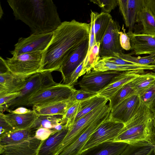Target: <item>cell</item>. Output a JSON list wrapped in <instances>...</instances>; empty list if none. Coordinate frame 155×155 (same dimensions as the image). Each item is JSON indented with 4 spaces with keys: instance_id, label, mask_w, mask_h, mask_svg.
I'll list each match as a JSON object with an SVG mask.
<instances>
[{
    "instance_id": "obj_1",
    "label": "cell",
    "mask_w": 155,
    "mask_h": 155,
    "mask_svg": "<svg viewBox=\"0 0 155 155\" xmlns=\"http://www.w3.org/2000/svg\"><path fill=\"white\" fill-rule=\"evenodd\" d=\"M90 30V23L75 19L62 22L45 50L40 72L59 71L77 48L89 38Z\"/></svg>"
},
{
    "instance_id": "obj_2",
    "label": "cell",
    "mask_w": 155,
    "mask_h": 155,
    "mask_svg": "<svg viewBox=\"0 0 155 155\" xmlns=\"http://www.w3.org/2000/svg\"><path fill=\"white\" fill-rule=\"evenodd\" d=\"M15 18L28 25L34 34L53 32L62 22L52 0H8Z\"/></svg>"
},
{
    "instance_id": "obj_3",
    "label": "cell",
    "mask_w": 155,
    "mask_h": 155,
    "mask_svg": "<svg viewBox=\"0 0 155 155\" xmlns=\"http://www.w3.org/2000/svg\"><path fill=\"white\" fill-rule=\"evenodd\" d=\"M153 114L141 101L134 115L127 122L113 141L126 143L132 147H153L155 146Z\"/></svg>"
},
{
    "instance_id": "obj_4",
    "label": "cell",
    "mask_w": 155,
    "mask_h": 155,
    "mask_svg": "<svg viewBox=\"0 0 155 155\" xmlns=\"http://www.w3.org/2000/svg\"><path fill=\"white\" fill-rule=\"evenodd\" d=\"M45 51L22 54L5 59L0 57L7 70L19 81L40 71Z\"/></svg>"
},
{
    "instance_id": "obj_5",
    "label": "cell",
    "mask_w": 155,
    "mask_h": 155,
    "mask_svg": "<svg viewBox=\"0 0 155 155\" xmlns=\"http://www.w3.org/2000/svg\"><path fill=\"white\" fill-rule=\"evenodd\" d=\"M50 71L40 72L25 80L21 87L17 92L19 96L7 104L0 107V112L19 107L26 106L30 98L39 91L57 84L53 80Z\"/></svg>"
},
{
    "instance_id": "obj_6",
    "label": "cell",
    "mask_w": 155,
    "mask_h": 155,
    "mask_svg": "<svg viewBox=\"0 0 155 155\" xmlns=\"http://www.w3.org/2000/svg\"><path fill=\"white\" fill-rule=\"evenodd\" d=\"M125 71H108L87 72L76 84L81 89L97 94L109 84L116 81Z\"/></svg>"
},
{
    "instance_id": "obj_7",
    "label": "cell",
    "mask_w": 155,
    "mask_h": 155,
    "mask_svg": "<svg viewBox=\"0 0 155 155\" xmlns=\"http://www.w3.org/2000/svg\"><path fill=\"white\" fill-rule=\"evenodd\" d=\"M124 125L109 116L91 135L84 147L81 155L101 143L113 141L119 135Z\"/></svg>"
},
{
    "instance_id": "obj_8",
    "label": "cell",
    "mask_w": 155,
    "mask_h": 155,
    "mask_svg": "<svg viewBox=\"0 0 155 155\" xmlns=\"http://www.w3.org/2000/svg\"><path fill=\"white\" fill-rule=\"evenodd\" d=\"M76 89L68 84H57L42 89L33 95L26 106H40L69 99Z\"/></svg>"
},
{
    "instance_id": "obj_9",
    "label": "cell",
    "mask_w": 155,
    "mask_h": 155,
    "mask_svg": "<svg viewBox=\"0 0 155 155\" xmlns=\"http://www.w3.org/2000/svg\"><path fill=\"white\" fill-rule=\"evenodd\" d=\"M109 106V103L101 106L74 122L68 127V131L58 147L55 155L61 152L76 139Z\"/></svg>"
},
{
    "instance_id": "obj_10",
    "label": "cell",
    "mask_w": 155,
    "mask_h": 155,
    "mask_svg": "<svg viewBox=\"0 0 155 155\" xmlns=\"http://www.w3.org/2000/svg\"><path fill=\"white\" fill-rule=\"evenodd\" d=\"M53 32L31 34L27 38H20L10 51L13 56L35 52L45 51L52 39Z\"/></svg>"
},
{
    "instance_id": "obj_11",
    "label": "cell",
    "mask_w": 155,
    "mask_h": 155,
    "mask_svg": "<svg viewBox=\"0 0 155 155\" xmlns=\"http://www.w3.org/2000/svg\"><path fill=\"white\" fill-rule=\"evenodd\" d=\"M111 111L109 106L74 141L63 151L56 155H81L85 145L91 135L109 117Z\"/></svg>"
},
{
    "instance_id": "obj_12",
    "label": "cell",
    "mask_w": 155,
    "mask_h": 155,
    "mask_svg": "<svg viewBox=\"0 0 155 155\" xmlns=\"http://www.w3.org/2000/svg\"><path fill=\"white\" fill-rule=\"evenodd\" d=\"M120 29L119 23L112 19L100 42L99 54L100 57L123 53L120 41Z\"/></svg>"
},
{
    "instance_id": "obj_13",
    "label": "cell",
    "mask_w": 155,
    "mask_h": 155,
    "mask_svg": "<svg viewBox=\"0 0 155 155\" xmlns=\"http://www.w3.org/2000/svg\"><path fill=\"white\" fill-rule=\"evenodd\" d=\"M141 102L137 94L126 98L110 111V117L116 121L125 124L137 111Z\"/></svg>"
},
{
    "instance_id": "obj_14",
    "label": "cell",
    "mask_w": 155,
    "mask_h": 155,
    "mask_svg": "<svg viewBox=\"0 0 155 155\" xmlns=\"http://www.w3.org/2000/svg\"><path fill=\"white\" fill-rule=\"evenodd\" d=\"M89 38L84 41L62 65L59 70L63 84H67L73 72L84 61L88 52Z\"/></svg>"
},
{
    "instance_id": "obj_15",
    "label": "cell",
    "mask_w": 155,
    "mask_h": 155,
    "mask_svg": "<svg viewBox=\"0 0 155 155\" xmlns=\"http://www.w3.org/2000/svg\"><path fill=\"white\" fill-rule=\"evenodd\" d=\"M134 32L155 36V16L146 5L145 0H142L136 15Z\"/></svg>"
},
{
    "instance_id": "obj_16",
    "label": "cell",
    "mask_w": 155,
    "mask_h": 155,
    "mask_svg": "<svg viewBox=\"0 0 155 155\" xmlns=\"http://www.w3.org/2000/svg\"><path fill=\"white\" fill-rule=\"evenodd\" d=\"M126 33L130 38V50H133L132 52L133 54L155 55V35L136 34L131 31Z\"/></svg>"
},
{
    "instance_id": "obj_17",
    "label": "cell",
    "mask_w": 155,
    "mask_h": 155,
    "mask_svg": "<svg viewBox=\"0 0 155 155\" xmlns=\"http://www.w3.org/2000/svg\"><path fill=\"white\" fill-rule=\"evenodd\" d=\"M42 141L34 136L18 143L0 145V154L2 155H37Z\"/></svg>"
},
{
    "instance_id": "obj_18",
    "label": "cell",
    "mask_w": 155,
    "mask_h": 155,
    "mask_svg": "<svg viewBox=\"0 0 155 155\" xmlns=\"http://www.w3.org/2000/svg\"><path fill=\"white\" fill-rule=\"evenodd\" d=\"M144 70L125 71L115 81L109 84L100 91L97 95L104 97L109 101L125 84L132 81L140 74L144 73Z\"/></svg>"
},
{
    "instance_id": "obj_19",
    "label": "cell",
    "mask_w": 155,
    "mask_h": 155,
    "mask_svg": "<svg viewBox=\"0 0 155 155\" xmlns=\"http://www.w3.org/2000/svg\"><path fill=\"white\" fill-rule=\"evenodd\" d=\"M142 0H118V5L128 31H133Z\"/></svg>"
},
{
    "instance_id": "obj_20",
    "label": "cell",
    "mask_w": 155,
    "mask_h": 155,
    "mask_svg": "<svg viewBox=\"0 0 155 155\" xmlns=\"http://www.w3.org/2000/svg\"><path fill=\"white\" fill-rule=\"evenodd\" d=\"M74 102L71 101L70 98L42 105L33 106L32 110L38 116L60 115L62 116Z\"/></svg>"
},
{
    "instance_id": "obj_21",
    "label": "cell",
    "mask_w": 155,
    "mask_h": 155,
    "mask_svg": "<svg viewBox=\"0 0 155 155\" xmlns=\"http://www.w3.org/2000/svg\"><path fill=\"white\" fill-rule=\"evenodd\" d=\"M155 68L153 65L136 64L122 65L105 61L99 59L94 64L92 70L96 71H128L137 70H151Z\"/></svg>"
},
{
    "instance_id": "obj_22",
    "label": "cell",
    "mask_w": 155,
    "mask_h": 155,
    "mask_svg": "<svg viewBox=\"0 0 155 155\" xmlns=\"http://www.w3.org/2000/svg\"><path fill=\"white\" fill-rule=\"evenodd\" d=\"M68 130L67 128L52 133L48 138L42 141L37 155H55L58 147Z\"/></svg>"
},
{
    "instance_id": "obj_23",
    "label": "cell",
    "mask_w": 155,
    "mask_h": 155,
    "mask_svg": "<svg viewBox=\"0 0 155 155\" xmlns=\"http://www.w3.org/2000/svg\"><path fill=\"white\" fill-rule=\"evenodd\" d=\"M128 145L121 142H106L90 149L81 155H120Z\"/></svg>"
},
{
    "instance_id": "obj_24",
    "label": "cell",
    "mask_w": 155,
    "mask_h": 155,
    "mask_svg": "<svg viewBox=\"0 0 155 155\" xmlns=\"http://www.w3.org/2000/svg\"><path fill=\"white\" fill-rule=\"evenodd\" d=\"M38 116L33 110L25 114H18L12 113L4 114L6 120L16 130L30 128Z\"/></svg>"
},
{
    "instance_id": "obj_25",
    "label": "cell",
    "mask_w": 155,
    "mask_h": 155,
    "mask_svg": "<svg viewBox=\"0 0 155 155\" xmlns=\"http://www.w3.org/2000/svg\"><path fill=\"white\" fill-rule=\"evenodd\" d=\"M24 81H18L9 71L0 73V97L17 92Z\"/></svg>"
},
{
    "instance_id": "obj_26",
    "label": "cell",
    "mask_w": 155,
    "mask_h": 155,
    "mask_svg": "<svg viewBox=\"0 0 155 155\" xmlns=\"http://www.w3.org/2000/svg\"><path fill=\"white\" fill-rule=\"evenodd\" d=\"M35 131L30 128L16 130L0 137V145L16 144L28 140L35 136Z\"/></svg>"
},
{
    "instance_id": "obj_27",
    "label": "cell",
    "mask_w": 155,
    "mask_h": 155,
    "mask_svg": "<svg viewBox=\"0 0 155 155\" xmlns=\"http://www.w3.org/2000/svg\"><path fill=\"white\" fill-rule=\"evenodd\" d=\"M113 19L109 13L94 12V32L96 42H100Z\"/></svg>"
},
{
    "instance_id": "obj_28",
    "label": "cell",
    "mask_w": 155,
    "mask_h": 155,
    "mask_svg": "<svg viewBox=\"0 0 155 155\" xmlns=\"http://www.w3.org/2000/svg\"><path fill=\"white\" fill-rule=\"evenodd\" d=\"M108 101L107 98L97 94L80 101L78 111L74 122L95 108L107 104Z\"/></svg>"
},
{
    "instance_id": "obj_29",
    "label": "cell",
    "mask_w": 155,
    "mask_h": 155,
    "mask_svg": "<svg viewBox=\"0 0 155 155\" xmlns=\"http://www.w3.org/2000/svg\"><path fill=\"white\" fill-rule=\"evenodd\" d=\"M132 87L140 97L155 85V73H143L131 81Z\"/></svg>"
},
{
    "instance_id": "obj_30",
    "label": "cell",
    "mask_w": 155,
    "mask_h": 155,
    "mask_svg": "<svg viewBox=\"0 0 155 155\" xmlns=\"http://www.w3.org/2000/svg\"><path fill=\"white\" fill-rule=\"evenodd\" d=\"M60 124H66V122L63 120L62 116H38L30 128L35 131L40 127L52 129L55 126Z\"/></svg>"
},
{
    "instance_id": "obj_31",
    "label": "cell",
    "mask_w": 155,
    "mask_h": 155,
    "mask_svg": "<svg viewBox=\"0 0 155 155\" xmlns=\"http://www.w3.org/2000/svg\"><path fill=\"white\" fill-rule=\"evenodd\" d=\"M135 94L131 81L125 84L109 100L111 110L124 100Z\"/></svg>"
},
{
    "instance_id": "obj_32",
    "label": "cell",
    "mask_w": 155,
    "mask_h": 155,
    "mask_svg": "<svg viewBox=\"0 0 155 155\" xmlns=\"http://www.w3.org/2000/svg\"><path fill=\"white\" fill-rule=\"evenodd\" d=\"M100 42H96L91 48L84 61L82 70L80 77L92 69L94 64L98 60Z\"/></svg>"
},
{
    "instance_id": "obj_33",
    "label": "cell",
    "mask_w": 155,
    "mask_h": 155,
    "mask_svg": "<svg viewBox=\"0 0 155 155\" xmlns=\"http://www.w3.org/2000/svg\"><path fill=\"white\" fill-rule=\"evenodd\" d=\"M117 54L124 60L135 64L155 65V55H150L143 57H135L132 56L133 55L132 52L129 54L122 53Z\"/></svg>"
},
{
    "instance_id": "obj_34",
    "label": "cell",
    "mask_w": 155,
    "mask_h": 155,
    "mask_svg": "<svg viewBox=\"0 0 155 155\" xmlns=\"http://www.w3.org/2000/svg\"><path fill=\"white\" fill-rule=\"evenodd\" d=\"M80 102H74L62 116L63 120L66 123L68 128L72 125L74 121L78 111Z\"/></svg>"
},
{
    "instance_id": "obj_35",
    "label": "cell",
    "mask_w": 155,
    "mask_h": 155,
    "mask_svg": "<svg viewBox=\"0 0 155 155\" xmlns=\"http://www.w3.org/2000/svg\"><path fill=\"white\" fill-rule=\"evenodd\" d=\"M90 1L100 7L102 12L109 14L118 5V0H92Z\"/></svg>"
},
{
    "instance_id": "obj_36",
    "label": "cell",
    "mask_w": 155,
    "mask_h": 155,
    "mask_svg": "<svg viewBox=\"0 0 155 155\" xmlns=\"http://www.w3.org/2000/svg\"><path fill=\"white\" fill-rule=\"evenodd\" d=\"M97 94L87 92L81 89H76L70 97V99L73 102H80Z\"/></svg>"
},
{
    "instance_id": "obj_37",
    "label": "cell",
    "mask_w": 155,
    "mask_h": 155,
    "mask_svg": "<svg viewBox=\"0 0 155 155\" xmlns=\"http://www.w3.org/2000/svg\"><path fill=\"white\" fill-rule=\"evenodd\" d=\"M0 137L16 130L5 120L3 112H0Z\"/></svg>"
},
{
    "instance_id": "obj_38",
    "label": "cell",
    "mask_w": 155,
    "mask_h": 155,
    "mask_svg": "<svg viewBox=\"0 0 155 155\" xmlns=\"http://www.w3.org/2000/svg\"><path fill=\"white\" fill-rule=\"evenodd\" d=\"M140 97L143 103L150 107L155 98V85L147 91Z\"/></svg>"
},
{
    "instance_id": "obj_39",
    "label": "cell",
    "mask_w": 155,
    "mask_h": 155,
    "mask_svg": "<svg viewBox=\"0 0 155 155\" xmlns=\"http://www.w3.org/2000/svg\"><path fill=\"white\" fill-rule=\"evenodd\" d=\"M53 133L52 129L40 127L35 130V137L40 140L44 141L48 138Z\"/></svg>"
},
{
    "instance_id": "obj_40",
    "label": "cell",
    "mask_w": 155,
    "mask_h": 155,
    "mask_svg": "<svg viewBox=\"0 0 155 155\" xmlns=\"http://www.w3.org/2000/svg\"><path fill=\"white\" fill-rule=\"evenodd\" d=\"M83 61L80 65L75 69L71 74L67 84L73 86L76 84L78 79L80 77L81 72L82 70Z\"/></svg>"
},
{
    "instance_id": "obj_41",
    "label": "cell",
    "mask_w": 155,
    "mask_h": 155,
    "mask_svg": "<svg viewBox=\"0 0 155 155\" xmlns=\"http://www.w3.org/2000/svg\"><path fill=\"white\" fill-rule=\"evenodd\" d=\"M122 29L123 32H120V41L121 46L123 49L130 50L131 45L130 38L126 33L125 29L123 27Z\"/></svg>"
},
{
    "instance_id": "obj_42",
    "label": "cell",
    "mask_w": 155,
    "mask_h": 155,
    "mask_svg": "<svg viewBox=\"0 0 155 155\" xmlns=\"http://www.w3.org/2000/svg\"><path fill=\"white\" fill-rule=\"evenodd\" d=\"M132 147L128 145L125 150L120 155H146L152 150V148H150L151 147H146L135 153H132Z\"/></svg>"
},
{
    "instance_id": "obj_43",
    "label": "cell",
    "mask_w": 155,
    "mask_h": 155,
    "mask_svg": "<svg viewBox=\"0 0 155 155\" xmlns=\"http://www.w3.org/2000/svg\"><path fill=\"white\" fill-rule=\"evenodd\" d=\"M20 95L18 92L10 93L0 97V107L4 106L14 99L18 97Z\"/></svg>"
},
{
    "instance_id": "obj_44",
    "label": "cell",
    "mask_w": 155,
    "mask_h": 155,
    "mask_svg": "<svg viewBox=\"0 0 155 155\" xmlns=\"http://www.w3.org/2000/svg\"><path fill=\"white\" fill-rule=\"evenodd\" d=\"M32 110H31L21 106L18 107L13 110H8L7 111L9 113L18 114H22L30 113Z\"/></svg>"
},
{
    "instance_id": "obj_45",
    "label": "cell",
    "mask_w": 155,
    "mask_h": 155,
    "mask_svg": "<svg viewBox=\"0 0 155 155\" xmlns=\"http://www.w3.org/2000/svg\"><path fill=\"white\" fill-rule=\"evenodd\" d=\"M145 3L155 16V0H145Z\"/></svg>"
},
{
    "instance_id": "obj_46",
    "label": "cell",
    "mask_w": 155,
    "mask_h": 155,
    "mask_svg": "<svg viewBox=\"0 0 155 155\" xmlns=\"http://www.w3.org/2000/svg\"><path fill=\"white\" fill-rule=\"evenodd\" d=\"M150 108L153 115L155 116V98L152 104L150 106Z\"/></svg>"
},
{
    "instance_id": "obj_47",
    "label": "cell",
    "mask_w": 155,
    "mask_h": 155,
    "mask_svg": "<svg viewBox=\"0 0 155 155\" xmlns=\"http://www.w3.org/2000/svg\"><path fill=\"white\" fill-rule=\"evenodd\" d=\"M152 71L155 73V68L152 70Z\"/></svg>"
},
{
    "instance_id": "obj_48",
    "label": "cell",
    "mask_w": 155,
    "mask_h": 155,
    "mask_svg": "<svg viewBox=\"0 0 155 155\" xmlns=\"http://www.w3.org/2000/svg\"><path fill=\"white\" fill-rule=\"evenodd\" d=\"M153 149L154 150V153H155V146L153 147Z\"/></svg>"
},
{
    "instance_id": "obj_49",
    "label": "cell",
    "mask_w": 155,
    "mask_h": 155,
    "mask_svg": "<svg viewBox=\"0 0 155 155\" xmlns=\"http://www.w3.org/2000/svg\"></svg>"
}]
</instances>
